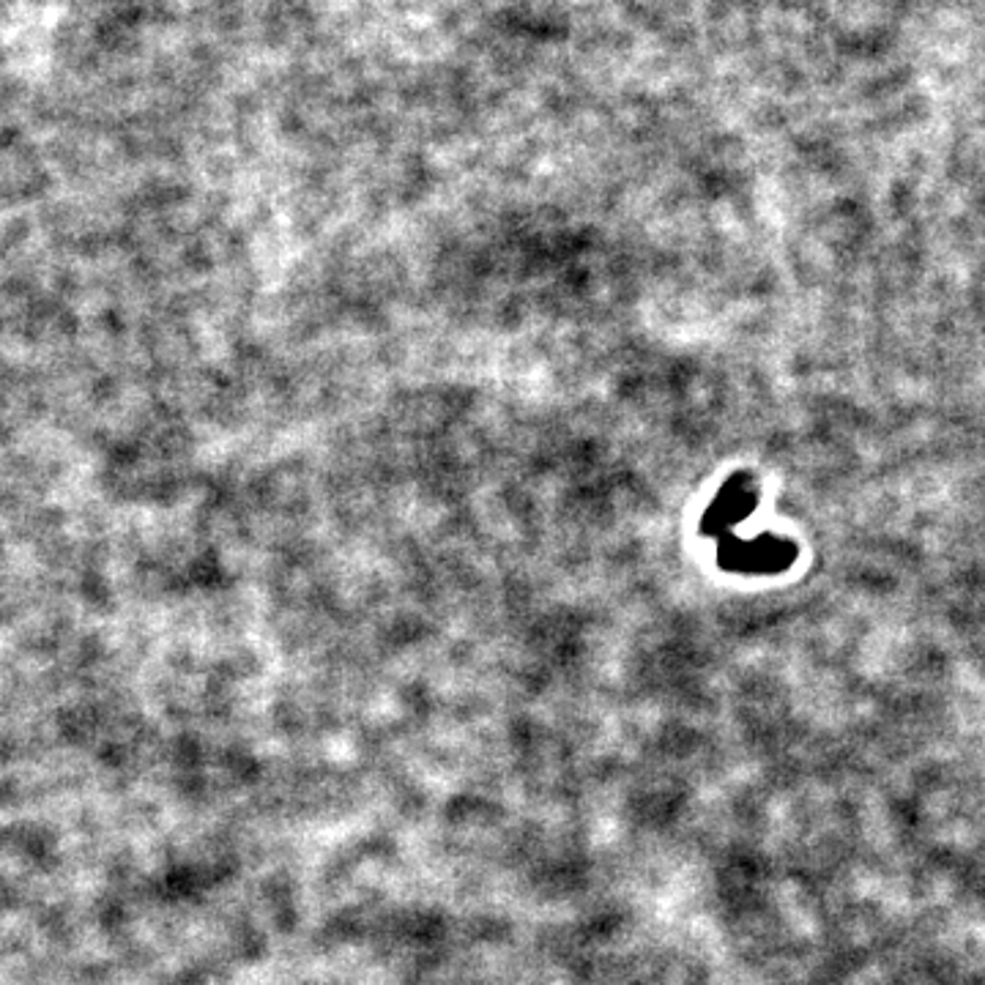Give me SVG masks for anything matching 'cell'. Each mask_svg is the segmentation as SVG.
I'll use <instances>...</instances> for the list:
<instances>
[{"instance_id":"1","label":"cell","mask_w":985,"mask_h":985,"mask_svg":"<svg viewBox=\"0 0 985 985\" xmlns=\"http://www.w3.org/2000/svg\"><path fill=\"white\" fill-rule=\"evenodd\" d=\"M717 562L723 570L739 575H777L797 562V546L781 537L761 535L753 540L726 535L720 537Z\"/></svg>"},{"instance_id":"2","label":"cell","mask_w":985,"mask_h":985,"mask_svg":"<svg viewBox=\"0 0 985 985\" xmlns=\"http://www.w3.org/2000/svg\"><path fill=\"white\" fill-rule=\"evenodd\" d=\"M755 509V484L750 473H734L720 490H717L715 502L706 509L701 520V531L706 537H726L731 535L739 520L748 518Z\"/></svg>"}]
</instances>
